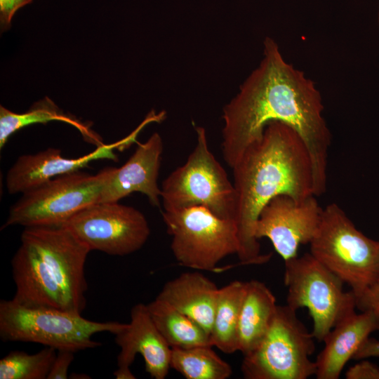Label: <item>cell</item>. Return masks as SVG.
<instances>
[{"label": "cell", "mask_w": 379, "mask_h": 379, "mask_svg": "<svg viewBox=\"0 0 379 379\" xmlns=\"http://www.w3.org/2000/svg\"><path fill=\"white\" fill-rule=\"evenodd\" d=\"M263 58L223 107L221 151L232 168L244 150L259 140L266 125L284 122L300 135L310 152L314 192L327 186L331 134L323 116L324 105L314 83L284 59L277 44L264 41Z\"/></svg>", "instance_id": "6da1fadb"}, {"label": "cell", "mask_w": 379, "mask_h": 379, "mask_svg": "<svg viewBox=\"0 0 379 379\" xmlns=\"http://www.w3.org/2000/svg\"><path fill=\"white\" fill-rule=\"evenodd\" d=\"M232 169L238 203L237 255L241 264H262L271 254H260L255 235L258 215L276 196L302 200L314 195L312 159L297 131L274 121L266 125L262 138L244 150Z\"/></svg>", "instance_id": "7a4b0ae2"}, {"label": "cell", "mask_w": 379, "mask_h": 379, "mask_svg": "<svg viewBox=\"0 0 379 379\" xmlns=\"http://www.w3.org/2000/svg\"><path fill=\"white\" fill-rule=\"evenodd\" d=\"M91 250L62 226L25 227L11 261L12 298L29 307L81 314L86 305L85 264Z\"/></svg>", "instance_id": "3957f363"}, {"label": "cell", "mask_w": 379, "mask_h": 379, "mask_svg": "<svg viewBox=\"0 0 379 379\" xmlns=\"http://www.w3.org/2000/svg\"><path fill=\"white\" fill-rule=\"evenodd\" d=\"M310 253L343 282L357 301L379 277V241L358 230L335 203L322 210L318 230L310 243Z\"/></svg>", "instance_id": "277c9868"}, {"label": "cell", "mask_w": 379, "mask_h": 379, "mask_svg": "<svg viewBox=\"0 0 379 379\" xmlns=\"http://www.w3.org/2000/svg\"><path fill=\"white\" fill-rule=\"evenodd\" d=\"M127 324L98 322L76 314L46 307H29L14 300L0 301V338L4 342L34 343L74 352L101 346L94 334L118 333Z\"/></svg>", "instance_id": "5b68a950"}, {"label": "cell", "mask_w": 379, "mask_h": 379, "mask_svg": "<svg viewBox=\"0 0 379 379\" xmlns=\"http://www.w3.org/2000/svg\"><path fill=\"white\" fill-rule=\"evenodd\" d=\"M195 129L194 149L185 163L162 182L164 210L203 206L219 218L237 222L238 203L234 184L210 151L205 128Z\"/></svg>", "instance_id": "8992f818"}, {"label": "cell", "mask_w": 379, "mask_h": 379, "mask_svg": "<svg viewBox=\"0 0 379 379\" xmlns=\"http://www.w3.org/2000/svg\"><path fill=\"white\" fill-rule=\"evenodd\" d=\"M109 167L95 175L81 171L57 176L22 194L4 227L62 226L81 211L101 201Z\"/></svg>", "instance_id": "52a82bcc"}, {"label": "cell", "mask_w": 379, "mask_h": 379, "mask_svg": "<svg viewBox=\"0 0 379 379\" xmlns=\"http://www.w3.org/2000/svg\"><path fill=\"white\" fill-rule=\"evenodd\" d=\"M287 305L307 307L313 321L312 334L319 342L343 318L355 311L356 297L343 282L310 253L284 261Z\"/></svg>", "instance_id": "ba28073f"}, {"label": "cell", "mask_w": 379, "mask_h": 379, "mask_svg": "<svg viewBox=\"0 0 379 379\" xmlns=\"http://www.w3.org/2000/svg\"><path fill=\"white\" fill-rule=\"evenodd\" d=\"M161 215L171 237L172 253L182 266L212 271L223 258L239 251L234 220L219 218L203 206L163 210Z\"/></svg>", "instance_id": "9c48e42d"}, {"label": "cell", "mask_w": 379, "mask_h": 379, "mask_svg": "<svg viewBox=\"0 0 379 379\" xmlns=\"http://www.w3.org/2000/svg\"><path fill=\"white\" fill-rule=\"evenodd\" d=\"M313 335L296 311L277 306L272 324L258 346L244 355L241 372L246 379H306L315 375Z\"/></svg>", "instance_id": "30bf717a"}, {"label": "cell", "mask_w": 379, "mask_h": 379, "mask_svg": "<svg viewBox=\"0 0 379 379\" xmlns=\"http://www.w3.org/2000/svg\"><path fill=\"white\" fill-rule=\"evenodd\" d=\"M63 226L88 248L112 255L140 249L150 235L145 215L119 202H100L74 215Z\"/></svg>", "instance_id": "8fae6325"}, {"label": "cell", "mask_w": 379, "mask_h": 379, "mask_svg": "<svg viewBox=\"0 0 379 379\" xmlns=\"http://www.w3.org/2000/svg\"><path fill=\"white\" fill-rule=\"evenodd\" d=\"M322 210L314 195L302 200L286 194L276 196L258 215L255 237L269 239L286 261L298 255L300 245L310 243L318 230Z\"/></svg>", "instance_id": "7c38bea8"}, {"label": "cell", "mask_w": 379, "mask_h": 379, "mask_svg": "<svg viewBox=\"0 0 379 379\" xmlns=\"http://www.w3.org/2000/svg\"><path fill=\"white\" fill-rule=\"evenodd\" d=\"M151 123L149 117L130 135L112 144H102L88 154L77 159L62 157L61 150L48 148L34 154L20 156L8 170L6 175V187L11 194H23L57 176L81 171L95 160L117 161L114 149L122 150L133 142L140 131Z\"/></svg>", "instance_id": "4fadbf2b"}, {"label": "cell", "mask_w": 379, "mask_h": 379, "mask_svg": "<svg viewBox=\"0 0 379 379\" xmlns=\"http://www.w3.org/2000/svg\"><path fill=\"white\" fill-rule=\"evenodd\" d=\"M115 343L120 347L115 378H136L130 366L137 354L143 357L145 371L151 378L164 379L167 376L171 347L154 324L147 305L138 303L131 308L130 323L115 334Z\"/></svg>", "instance_id": "5bb4252c"}, {"label": "cell", "mask_w": 379, "mask_h": 379, "mask_svg": "<svg viewBox=\"0 0 379 379\" xmlns=\"http://www.w3.org/2000/svg\"><path fill=\"white\" fill-rule=\"evenodd\" d=\"M162 153L163 141L158 133L139 143L124 164L119 168L109 167L100 202H119L131 193L140 192L153 206H159L161 188L158 178Z\"/></svg>", "instance_id": "9a60e30c"}, {"label": "cell", "mask_w": 379, "mask_h": 379, "mask_svg": "<svg viewBox=\"0 0 379 379\" xmlns=\"http://www.w3.org/2000/svg\"><path fill=\"white\" fill-rule=\"evenodd\" d=\"M377 330L370 312L355 311L341 319L324 338V349L315 361L317 379H338L347 362Z\"/></svg>", "instance_id": "2e32d148"}, {"label": "cell", "mask_w": 379, "mask_h": 379, "mask_svg": "<svg viewBox=\"0 0 379 379\" xmlns=\"http://www.w3.org/2000/svg\"><path fill=\"white\" fill-rule=\"evenodd\" d=\"M219 288L199 272H187L167 281L157 295L187 315L210 335Z\"/></svg>", "instance_id": "e0dca14e"}, {"label": "cell", "mask_w": 379, "mask_h": 379, "mask_svg": "<svg viewBox=\"0 0 379 379\" xmlns=\"http://www.w3.org/2000/svg\"><path fill=\"white\" fill-rule=\"evenodd\" d=\"M277 306L275 296L264 283L246 281L238 326L239 351L244 356L253 351L264 338Z\"/></svg>", "instance_id": "ac0fdd59"}, {"label": "cell", "mask_w": 379, "mask_h": 379, "mask_svg": "<svg viewBox=\"0 0 379 379\" xmlns=\"http://www.w3.org/2000/svg\"><path fill=\"white\" fill-rule=\"evenodd\" d=\"M59 121L75 127L88 142L100 146L101 138L92 131L89 126L77 118L64 113L49 98H45L25 113L18 114L0 107V148L2 149L10 136L17 131L34 124H46Z\"/></svg>", "instance_id": "d6986e66"}, {"label": "cell", "mask_w": 379, "mask_h": 379, "mask_svg": "<svg viewBox=\"0 0 379 379\" xmlns=\"http://www.w3.org/2000/svg\"><path fill=\"white\" fill-rule=\"evenodd\" d=\"M147 307L157 328L171 348L211 345L209 334L168 302L156 298L147 304Z\"/></svg>", "instance_id": "ffe728a7"}, {"label": "cell", "mask_w": 379, "mask_h": 379, "mask_svg": "<svg viewBox=\"0 0 379 379\" xmlns=\"http://www.w3.org/2000/svg\"><path fill=\"white\" fill-rule=\"evenodd\" d=\"M246 281H233L219 288L210 341L226 354L239 351L238 326Z\"/></svg>", "instance_id": "44dd1931"}, {"label": "cell", "mask_w": 379, "mask_h": 379, "mask_svg": "<svg viewBox=\"0 0 379 379\" xmlns=\"http://www.w3.org/2000/svg\"><path fill=\"white\" fill-rule=\"evenodd\" d=\"M211 345L171 348V368L187 379H227L232 370Z\"/></svg>", "instance_id": "7402d4cb"}, {"label": "cell", "mask_w": 379, "mask_h": 379, "mask_svg": "<svg viewBox=\"0 0 379 379\" xmlns=\"http://www.w3.org/2000/svg\"><path fill=\"white\" fill-rule=\"evenodd\" d=\"M56 354L50 347L34 354L12 351L0 360V379H47Z\"/></svg>", "instance_id": "603a6c76"}, {"label": "cell", "mask_w": 379, "mask_h": 379, "mask_svg": "<svg viewBox=\"0 0 379 379\" xmlns=\"http://www.w3.org/2000/svg\"><path fill=\"white\" fill-rule=\"evenodd\" d=\"M356 307L361 312H371L379 331V277L372 288L357 301Z\"/></svg>", "instance_id": "cb8c5ba5"}, {"label": "cell", "mask_w": 379, "mask_h": 379, "mask_svg": "<svg viewBox=\"0 0 379 379\" xmlns=\"http://www.w3.org/2000/svg\"><path fill=\"white\" fill-rule=\"evenodd\" d=\"M74 353L67 350H57L55 358L47 376V379H66L69 368L74 360Z\"/></svg>", "instance_id": "d4e9b609"}, {"label": "cell", "mask_w": 379, "mask_h": 379, "mask_svg": "<svg viewBox=\"0 0 379 379\" xmlns=\"http://www.w3.org/2000/svg\"><path fill=\"white\" fill-rule=\"evenodd\" d=\"M33 0H0V25L1 32L8 29L16 11Z\"/></svg>", "instance_id": "484cf974"}, {"label": "cell", "mask_w": 379, "mask_h": 379, "mask_svg": "<svg viewBox=\"0 0 379 379\" xmlns=\"http://www.w3.org/2000/svg\"><path fill=\"white\" fill-rule=\"evenodd\" d=\"M345 378L347 379H379V367L364 359L350 367L345 373Z\"/></svg>", "instance_id": "4316f807"}, {"label": "cell", "mask_w": 379, "mask_h": 379, "mask_svg": "<svg viewBox=\"0 0 379 379\" xmlns=\"http://www.w3.org/2000/svg\"><path fill=\"white\" fill-rule=\"evenodd\" d=\"M379 357V340L368 338L357 350L353 358L355 360Z\"/></svg>", "instance_id": "83f0119b"}]
</instances>
